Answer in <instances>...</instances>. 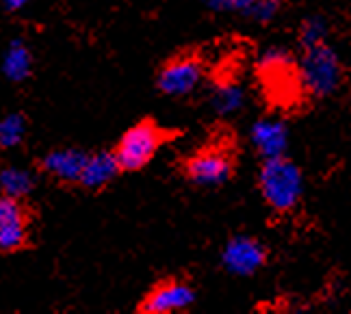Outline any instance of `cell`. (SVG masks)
Wrapping results in <instances>:
<instances>
[{"label":"cell","instance_id":"6da1fadb","mask_svg":"<svg viewBox=\"0 0 351 314\" xmlns=\"http://www.w3.org/2000/svg\"><path fill=\"white\" fill-rule=\"evenodd\" d=\"M258 83L267 100L278 108H293L306 98L300 76V63L293 52L285 48H269L256 63Z\"/></svg>","mask_w":351,"mask_h":314},{"label":"cell","instance_id":"7a4b0ae2","mask_svg":"<svg viewBox=\"0 0 351 314\" xmlns=\"http://www.w3.org/2000/svg\"><path fill=\"white\" fill-rule=\"evenodd\" d=\"M261 197L278 215L291 213L304 195V176L295 160L287 154L263 158L258 169Z\"/></svg>","mask_w":351,"mask_h":314},{"label":"cell","instance_id":"3957f363","mask_svg":"<svg viewBox=\"0 0 351 314\" xmlns=\"http://www.w3.org/2000/svg\"><path fill=\"white\" fill-rule=\"evenodd\" d=\"M297 57L300 76L306 98H328L336 93L343 83V63L330 42H321L308 48H300Z\"/></svg>","mask_w":351,"mask_h":314},{"label":"cell","instance_id":"277c9868","mask_svg":"<svg viewBox=\"0 0 351 314\" xmlns=\"http://www.w3.org/2000/svg\"><path fill=\"white\" fill-rule=\"evenodd\" d=\"M169 141V132L154 119H141L130 126L113 147V156L121 171H139L150 165L158 149Z\"/></svg>","mask_w":351,"mask_h":314},{"label":"cell","instance_id":"5b68a950","mask_svg":"<svg viewBox=\"0 0 351 314\" xmlns=\"http://www.w3.org/2000/svg\"><path fill=\"white\" fill-rule=\"evenodd\" d=\"M237 171V156L228 143H210L182 160V176L195 186H221Z\"/></svg>","mask_w":351,"mask_h":314},{"label":"cell","instance_id":"8992f818","mask_svg":"<svg viewBox=\"0 0 351 314\" xmlns=\"http://www.w3.org/2000/svg\"><path fill=\"white\" fill-rule=\"evenodd\" d=\"M204 78V63L195 52H180L167 59L156 74V87L169 98H184L193 93Z\"/></svg>","mask_w":351,"mask_h":314},{"label":"cell","instance_id":"52a82bcc","mask_svg":"<svg viewBox=\"0 0 351 314\" xmlns=\"http://www.w3.org/2000/svg\"><path fill=\"white\" fill-rule=\"evenodd\" d=\"M269 261V252L263 241L250 234H237L228 239L221 250V265L228 273L241 278H250L258 273Z\"/></svg>","mask_w":351,"mask_h":314},{"label":"cell","instance_id":"ba28073f","mask_svg":"<svg viewBox=\"0 0 351 314\" xmlns=\"http://www.w3.org/2000/svg\"><path fill=\"white\" fill-rule=\"evenodd\" d=\"M31 217L24 202L18 197L0 195V252L13 254L29 245Z\"/></svg>","mask_w":351,"mask_h":314},{"label":"cell","instance_id":"9c48e42d","mask_svg":"<svg viewBox=\"0 0 351 314\" xmlns=\"http://www.w3.org/2000/svg\"><path fill=\"white\" fill-rule=\"evenodd\" d=\"M195 302V291L191 284H186L182 280H163L154 284L147 295L141 299L139 312L143 314H171V312H182L186 308H191Z\"/></svg>","mask_w":351,"mask_h":314},{"label":"cell","instance_id":"30bf717a","mask_svg":"<svg viewBox=\"0 0 351 314\" xmlns=\"http://www.w3.org/2000/svg\"><path fill=\"white\" fill-rule=\"evenodd\" d=\"M250 141L261 158L282 156L289 147V126L280 117H263L252 126Z\"/></svg>","mask_w":351,"mask_h":314},{"label":"cell","instance_id":"8fae6325","mask_svg":"<svg viewBox=\"0 0 351 314\" xmlns=\"http://www.w3.org/2000/svg\"><path fill=\"white\" fill-rule=\"evenodd\" d=\"M87 154L80 147H57L42 158V171L63 184H78Z\"/></svg>","mask_w":351,"mask_h":314},{"label":"cell","instance_id":"7c38bea8","mask_svg":"<svg viewBox=\"0 0 351 314\" xmlns=\"http://www.w3.org/2000/svg\"><path fill=\"white\" fill-rule=\"evenodd\" d=\"M117 173H121V169L113 152H89L83 171H80L78 186L87 191H100L109 186L117 178Z\"/></svg>","mask_w":351,"mask_h":314},{"label":"cell","instance_id":"4fadbf2b","mask_svg":"<svg viewBox=\"0 0 351 314\" xmlns=\"http://www.w3.org/2000/svg\"><path fill=\"white\" fill-rule=\"evenodd\" d=\"M3 76L11 83H24L33 74V52L22 39H13L5 48L3 61H0Z\"/></svg>","mask_w":351,"mask_h":314},{"label":"cell","instance_id":"5bb4252c","mask_svg":"<svg viewBox=\"0 0 351 314\" xmlns=\"http://www.w3.org/2000/svg\"><path fill=\"white\" fill-rule=\"evenodd\" d=\"M35 186V176L24 167H3L0 169V195L24 200Z\"/></svg>","mask_w":351,"mask_h":314},{"label":"cell","instance_id":"9a60e30c","mask_svg":"<svg viewBox=\"0 0 351 314\" xmlns=\"http://www.w3.org/2000/svg\"><path fill=\"white\" fill-rule=\"evenodd\" d=\"M243 104H245V93L243 89L237 85V83H230V80H226V83H219L213 91V108L215 113L221 115V117H228V115H234L239 113Z\"/></svg>","mask_w":351,"mask_h":314},{"label":"cell","instance_id":"2e32d148","mask_svg":"<svg viewBox=\"0 0 351 314\" xmlns=\"http://www.w3.org/2000/svg\"><path fill=\"white\" fill-rule=\"evenodd\" d=\"M26 130H29V124L22 113H7L5 117H0V147H18L24 141Z\"/></svg>","mask_w":351,"mask_h":314},{"label":"cell","instance_id":"e0dca14e","mask_svg":"<svg viewBox=\"0 0 351 314\" xmlns=\"http://www.w3.org/2000/svg\"><path fill=\"white\" fill-rule=\"evenodd\" d=\"M328 22L319 18V16H310L300 24V33H297V39H300V48H308L321 42H328Z\"/></svg>","mask_w":351,"mask_h":314},{"label":"cell","instance_id":"ac0fdd59","mask_svg":"<svg viewBox=\"0 0 351 314\" xmlns=\"http://www.w3.org/2000/svg\"><path fill=\"white\" fill-rule=\"evenodd\" d=\"M280 9H282V0H250L243 16L254 22L269 24L280 13Z\"/></svg>","mask_w":351,"mask_h":314},{"label":"cell","instance_id":"d6986e66","mask_svg":"<svg viewBox=\"0 0 351 314\" xmlns=\"http://www.w3.org/2000/svg\"><path fill=\"white\" fill-rule=\"evenodd\" d=\"M217 13H245L250 0H204Z\"/></svg>","mask_w":351,"mask_h":314},{"label":"cell","instance_id":"ffe728a7","mask_svg":"<svg viewBox=\"0 0 351 314\" xmlns=\"http://www.w3.org/2000/svg\"><path fill=\"white\" fill-rule=\"evenodd\" d=\"M29 3H31V0H0V5H3V9L9 11V13H18V11H22Z\"/></svg>","mask_w":351,"mask_h":314}]
</instances>
